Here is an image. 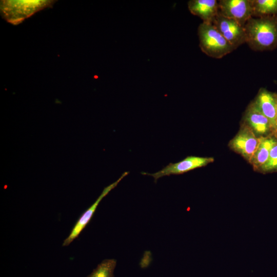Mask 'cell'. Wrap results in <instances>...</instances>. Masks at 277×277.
I'll use <instances>...</instances> for the list:
<instances>
[{"mask_svg": "<svg viewBox=\"0 0 277 277\" xmlns=\"http://www.w3.org/2000/svg\"><path fill=\"white\" fill-rule=\"evenodd\" d=\"M246 43L255 51L277 48V18L251 17L245 24Z\"/></svg>", "mask_w": 277, "mask_h": 277, "instance_id": "1", "label": "cell"}, {"mask_svg": "<svg viewBox=\"0 0 277 277\" xmlns=\"http://www.w3.org/2000/svg\"><path fill=\"white\" fill-rule=\"evenodd\" d=\"M275 96L276 101V106H277V93H275ZM276 125L277 128V108H276Z\"/></svg>", "mask_w": 277, "mask_h": 277, "instance_id": "16", "label": "cell"}, {"mask_svg": "<svg viewBox=\"0 0 277 277\" xmlns=\"http://www.w3.org/2000/svg\"><path fill=\"white\" fill-rule=\"evenodd\" d=\"M253 102L259 110L269 120L273 134L277 137L276 125L277 106L275 92H271L264 88H261Z\"/></svg>", "mask_w": 277, "mask_h": 277, "instance_id": "10", "label": "cell"}, {"mask_svg": "<svg viewBox=\"0 0 277 277\" xmlns=\"http://www.w3.org/2000/svg\"><path fill=\"white\" fill-rule=\"evenodd\" d=\"M214 160L213 157L188 156L180 162L169 163L156 172L153 173L141 172V173L152 176L154 179L155 182H156V181L162 177L181 174L196 168L205 167L213 162Z\"/></svg>", "mask_w": 277, "mask_h": 277, "instance_id": "5", "label": "cell"}, {"mask_svg": "<svg viewBox=\"0 0 277 277\" xmlns=\"http://www.w3.org/2000/svg\"><path fill=\"white\" fill-rule=\"evenodd\" d=\"M54 1H1V13L8 22L17 25L36 12L50 7Z\"/></svg>", "mask_w": 277, "mask_h": 277, "instance_id": "3", "label": "cell"}, {"mask_svg": "<svg viewBox=\"0 0 277 277\" xmlns=\"http://www.w3.org/2000/svg\"><path fill=\"white\" fill-rule=\"evenodd\" d=\"M128 173L129 172H124L117 180L104 188L102 192L95 202L81 215L72 229L69 235L64 241L63 243V246H68L74 240L78 237L82 230L90 222L97 207L102 199L106 196L111 190L114 189L121 181L124 177L127 176Z\"/></svg>", "mask_w": 277, "mask_h": 277, "instance_id": "8", "label": "cell"}, {"mask_svg": "<svg viewBox=\"0 0 277 277\" xmlns=\"http://www.w3.org/2000/svg\"><path fill=\"white\" fill-rule=\"evenodd\" d=\"M116 261L114 259L104 260L87 277H114Z\"/></svg>", "mask_w": 277, "mask_h": 277, "instance_id": "14", "label": "cell"}, {"mask_svg": "<svg viewBox=\"0 0 277 277\" xmlns=\"http://www.w3.org/2000/svg\"><path fill=\"white\" fill-rule=\"evenodd\" d=\"M259 143L260 137H258L247 125L242 122L238 132L229 141L228 146L250 163Z\"/></svg>", "mask_w": 277, "mask_h": 277, "instance_id": "4", "label": "cell"}, {"mask_svg": "<svg viewBox=\"0 0 277 277\" xmlns=\"http://www.w3.org/2000/svg\"><path fill=\"white\" fill-rule=\"evenodd\" d=\"M219 14L232 19L244 27L252 17L250 0H221L219 1Z\"/></svg>", "mask_w": 277, "mask_h": 277, "instance_id": "6", "label": "cell"}, {"mask_svg": "<svg viewBox=\"0 0 277 277\" xmlns=\"http://www.w3.org/2000/svg\"><path fill=\"white\" fill-rule=\"evenodd\" d=\"M197 34L201 50L210 57L221 58L234 50L212 24H201L198 27Z\"/></svg>", "mask_w": 277, "mask_h": 277, "instance_id": "2", "label": "cell"}, {"mask_svg": "<svg viewBox=\"0 0 277 277\" xmlns=\"http://www.w3.org/2000/svg\"><path fill=\"white\" fill-rule=\"evenodd\" d=\"M276 142L277 137L272 134L260 137V143L250 163L255 171H259L266 162L271 149Z\"/></svg>", "mask_w": 277, "mask_h": 277, "instance_id": "12", "label": "cell"}, {"mask_svg": "<svg viewBox=\"0 0 277 277\" xmlns=\"http://www.w3.org/2000/svg\"><path fill=\"white\" fill-rule=\"evenodd\" d=\"M212 24L234 50L241 45L246 43L244 27L235 20L224 17L219 14Z\"/></svg>", "mask_w": 277, "mask_h": 277, "instance_id": "7", "label": "cell"}, {"mask_svg": "<svg viewBox=\"0 0 277 277\" xmlns=\"http://www.w3.org/2000/svg\"><path fill=\"white\" fill-rule=\"evenodd\" d=\"M259 171L264 173L277 171V142L271 148L267 161Z\"/></svg>", "mask_w": 277, "mask_h": 277, "instance_id": "15", "label": "cell"}, {"mask_svg": "<svg viewBox=\"0 0 277 277\" xmlns=\"http://www.w3.org/2000/svg\"><path fill=\"white\" fill-rule=\"evenodd\" d=\"M252 17L277 18V0H250Z\"/></svg>", "mask_w": 277, "mask_h": 277, "instance_id": "13", "label": "cell"}, {"mask_svg": "<svg viewBox=\"0 0 277 277\" xmlns=\"http://www.w3.org/2000/svg\"><path fill=\"white\" fill-rule=\"evenodd\" d=\"M242 122L247 125L258 137L273 135L269 120L259 110L253 101L247 106Z\"/></svg>", "mask_w": 277, "mask_h": 277, "instance_id": "9", "label": "cell"}, {"mask_svg": "<svg viewBox=\"0 0 277 277\" xmlns=\"http://www.w3.org/2000/svg\"><path fill=\"white\" fill-rule=\"evenodd\" d=\"M190 12L200 17L203 23L212 24L219 14V2L216 0H191L188 3Z\"/></svg>", "mask_w": 277, "mask_h": 277, "instance_id": "11", "label": "cell"}]
</instances>
